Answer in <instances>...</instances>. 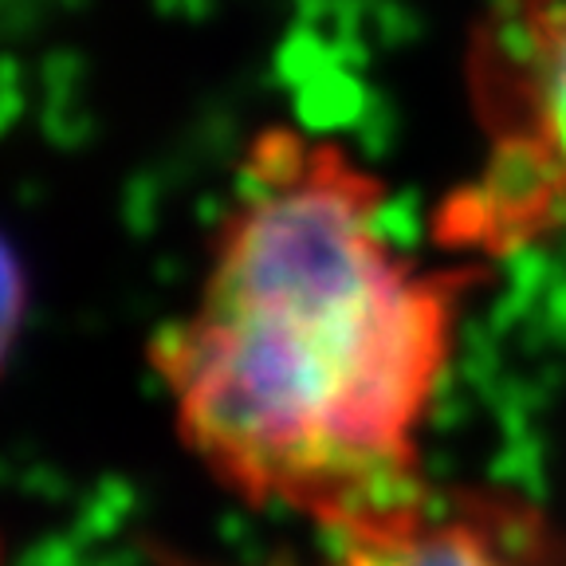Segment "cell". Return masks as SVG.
I'll return each instance as SVG.
<instances>
[{"label": "cell", "instance_id": "cell-1", "mask_svg": "<svg viewBox=\"0 0 566 566\" xmlns=\"http://www.w3.org/2000/svg\"><path fill=\"white\" fill-rule=\"evenodd\" d=\"M378 205L338 146L264 134L193 311L154 346L205 469L338 539L429 492L417 441L469 280L401 256Z\"/></svg>", "mask_w": 566, "mask_h": 566}, {"label": "cell", "instance_id": "cell-2", "mask_svg": "<svg viewBox=\"0 0 566 566\" xmlns=\"http://www.w3.org/2000/svg\"><path fill=\"white\" fill-rule=\"evenodd\" d=\"M476 87L492 154L444 237L500 248L566 224V0L507 4L484 32Z\"/></svg>", "mask_w": 566, "mask_h": 566}, {"label": "cell", "instance_id": "cell-3", "mask_svg": "<svg viewBox=\"0 0 566 566\" xmlns=\"http://www.w3.org/2000/svg\"><path fill=\"white\" fill-rule=\"evenodd\" d=\"M331 566H566V539L507 492H424L394 520L346 535Z\"/></svg>", "mask_w": 566, "mask_h": 566}, {"label": "cell", "instance_id": "cell-4", "mask_svg": "<svg viewBox=\"0 0 566 566\" xmlns=\"http://www.w3.org/2000/svg\"><path fill=\"white\" fill-rule=\"evenodd\" d=\"M20 318H24V272H20L12 248L0 240V370L17 343Z\"/></svg>", "mask_w": 566, "mask_h": 566}]
</instances>
